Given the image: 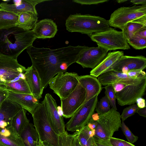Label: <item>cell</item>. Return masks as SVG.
<instances>
[{
  "mask_svg": "<svg viewBox=\"0 0 146 146\" xmlns=\"http://www.w3.org/2000/svg\"><path fill=\"white\" fill-rule=\"evenodd\" d=\"M136 113L140 116L145 117H146V107L143 108H138Z\"/></svg>",
  "mask_w": 146,
  "mask_h": 146,
  "instance_id": "47",
  "label": "cell"
},
{
  "mask_svg": "<svg viewBox=\"0 0 146 146\" xmlns=\"http://www.w3.org/2000/svg\"><path fill=\"white\" fill-rule=\"evenodd\" d=\"M86 92L78 82L73 91L66 98L60 100L63 117L70 118L85 102Z\"/></svg>",
  "mask_w": 146,
  "mask_h": 146,
  "instance_id": "10",
  "label": "cell"
},
{
  "mask_svg": "<svg viewBox=\"0 0 146 146\" xmlns=\"http://www.w3.org/2000/svg\"><path fill=\"white\" fill-rule=\"evenodd\" d=\"M24 146H38L39 137L34 125L29 122L19 134Z\"/></svg>",
  "mask_w": 146,
  "mask_h": 146,
  "instance_id": "25",
  "label": "cell"
},
{
  "mask_svg": "<svg viewBox=\"0 0 146 146\" xmlns=\"http://www.w3.org/2000/svg\"><path fill=\"white\" fill-rule=\"evenodd\" d=\"M98 96L85 102L70 118L65 125L67 131H78L88 124L94 113L98 102Z\"/></svg>",
  "mask_w": 146,
  "mask_h": 146,
  "instance_id": "9",
  "label": "cell"
},
{
  "mask_svg": "<svg viewBox=\"0 0 146 146\" xmlns=\"http://www.w3.org/2000/svg\"><path fill=\"white\" fill-rule=\"evenodd\" d=\"M146 67V58L143 56H131L123 55L112 67L111 70L120 72L123 68L129 71L139 69L143 70Z\"/></svg>",
  "mask_w": 146,
  "mask_h": 146,
  "instance_id": "18",
  "label": "cell"
},
{
  "mask_svg": "<svg viewBox=\"0 0 146 146\" xmlns=\"http://www.w3.org/2000/svg\"><path fill=\"white\" fill-rule=\"evenodd\" d=\"M0 143L5 146H24L22 142L5 137L0 134Z\"/></svg>",
  "mask_w": 146,
  "mask_h": 146,
  "instance_id": "37",
  "label": "cell"
},
{
  "mask_svg": "<svg viewBox=\"0 0 146 146\" xmlns=\"http://www.w3.org/2000/svg\"><path fill=\"white\" fill-rule=\"evenodd\" d=\"M78 79L86 92L85 102L98 95L101 92L102 85L97 78L87 75L78 76Z\"/></svg>",
  "mask_w": 146,
  "mask_h": 146,
  "instance_id": "22",
  "label": "cell"
},
{
  "mask_svg": "<svg viewBox=\"0 0 146 146\" xmlns=\"http://www.w3.org/2000/svg\"><path fill=\"white\" fill-rule=\"evenodd\" d=\"M47 111L51 126L54 132L58 135L64 133L65 124L63 117L61 115L55 100L49 93L46 94L42 101Z\"/></svg>",
  "mask_w": 146,
  "mask_h": 146,
  "instance_id": "11",
  "label": "cell"
},
{
  "mask_svg": "<svg viewBox=\"0 0 146 146\" xmlns=\"http://www.w3.org/2000/svg\"><path fill=\"white\" fill-rule=\"evenodd\" d=\"M0 146H5L4 145H3L2 144H1V143H0Z\"/></svg>",
  "mask_w": 146,
  "mask_h": 146,
  "instance_id": "54",
  "label": "cell"
},
{
  "mask_svg": "<svg viewBox=\"0 0 146 146\" xmlns=\"http://www.w3.org/2000/svg\"><path fill=\"white\" fill-rule=\"evenodd\" d=\"M75 136L73 140L72 146H82L76 134L74 133Z\"/></svg>",
  "mask_w": 146,
  "mask_h": 146,
  "instance_id": "48",
  "label": "cell"
},
{
  "mask_svg": "<svg viewBox=\"0 0 146 146\" xmlns=\"http://www.w3.org/2000/svg\"><path fill=\"white\" fill-rule=\"evenodd\" d=\"M38 146H53L49 143L39 140Z\"/></svg>",
  "mask_w": 146,
  "mask_h": 146,
  "instance_id": "50",
  "label": "cell"
},
{
  "mask_svg": "<svg viewBox=\"0 0 146 146\" xmlns=\"http://www.w3.org/2000/svg\"><path fill=\"white\" fill-rule=\"evenodd\" d=\"M145 78H132L121 72L111 70L100 75L98 79L102 85L106 86L119 83L128 86L138 84Z\"/></svg>",
  "mask_w": 146,
  "mask_h": 146,
  "instance_id": "15",
  "label": "cell"
},
{
  "mask_svg": "<svg viewBox=\"0 0 146 146\" xmlns=\"http://www.w3.org/2000/svg\"><path fill=\"white\" fill-rule=\"evenodd\" d=\"M138 108L137 104H134L124 108L120 115L122 121H124L128 117L134 115Z\"/></svg>",
  "mask_w": 146,
  "mask_h": 146,
  "instance_id": "36",
  "label": "cell"
},
{
  "mask_svg": "<svg viewBox=\"0 0 146 146\" xmlns=\"http://www.w3.org/2000/svg\"><path fill=\"white\" fill-rule=\"evenodd\" d=\"M79 75L74 72H61L49 81L50 88L58 95L60 100L66 98L76 88Z\"/></svg>",
  "mask_w": 146,
  "mask_h": 146,
  "instance_id": "7",
  "label": "cell"
},
{
  "mask_svg": "<svg viewBox=\"0 0 146 146\" xmlns=\"http://www.w3.org/2000/svg\"><path fill=\"white\" fill-rule=\"evenodd\" d=\"M36 39L32 30H25L17 26L0 30V55L17 60Z\"/></svg>",
  "mask_w": 146,
  "mask_h": 146,
  "instance_id": "2",
  "label": "cell"
},
{
  "mask_svg": "<svg viewBox=\"0 0 146 146\" xmlns=\"http://www.w3.org/2000/svg\"><path fill=\"white\" fill-rule=\"evenodd\" d=\"M82 146H93L94 144L93 137L95 130L89 129L87 125L78 131L75 132Z\"/></svg>",
  "mask_w": 146,
  "mask_h": 146,
  "instance_id": "29",
  "label": "cell"
},
{
  "mask_svg": "<svg viewBox=\"0 0 146 146\" xmlns=\"http://www.w3.org/2000/svg\"><path fill=\"white\" fill-rule=\"evenodd\" d=\"M108 51L99 45L96 47H88L80 55L76 62L84 68L92 69L105 58Z\"/></svg>",
  "mask_w": 146,
  "mask_h": 146,
  "instance_id": "13",
  "label": "cell"
},
{
  "mask_svg": "<svg viewBox=\"0 0 146 146\" xmlns=\"http://www.w3.org/2000/svg\"><path fill=\"white\" fill-rule=\"evenodd\" d=\"M144 26H146V15L128 22L121 30L127 40Z\"/></svg>",
  "mask_w": 146,
  "mask_h": 146,
  "instance_id": "27",
  "label": "cell"
},
{
  "mask_svg": "<svg viewBox=\"0 0 146 146\" xmlns=\"http://www.w3.org/2000/svg\"><path fill=\"white\" fill-rule=\"evenodd\" d=\"M88 47L85 45H69L51 49L37 48L31 45L27 48V51L44 88L50 80L57 74L66 72L68 66L76 62L80 55Z\"/></svg>",
  "mask_w": 146,
  "mask_h": 146,
  "instance_id": "1",
  "label": "cell"
},
{
  "mask_svg": "<svg viewBox=\"0 0 146 146\" xmlns=\"http://www.w3.org/2000/svg\"><path fill=\"white\" fill-rule=\"evenodd\" d=\"M24 74L32 95L39 100L41 98L44 88L39 76L32 65L26 69Z\"/></svg>",
  "mask_w": 146,
  "mask_h": 146,
  "instance_id": "23",
  "label": "cell"
},
{
  "mask_svg": "<svg viewBox=\"0 0 146 146\" xmlns=\"http://www.w3.org/2000/svg\"><path fill=\"white\" fill-rule=\"evenodd\" d=\"M90 37L98 45L109 50L130 48L122 31L110 27L101 32L94 34Z\"/></svg>",
  "mask_w": 146,
  "mask_h": 146,
  "instance_id": "5",
  "label": "cell"
},
{
  "mask_svg": "<svg viewBox=\"0 0 146 146\" xmlns=\"http://www.w3.org/2000/svg\"><path fill=\"white\" fill-rule=\"evenodd\" d=\"M110 141L113 146H135L123 140L113 137L110 138Z\"/></svg>",
  "mask_w": 146,
  "mask_h": 146,
  "instance_id": "38",
  "label": "cell"
},
{
  "mask_svg": "<svg viewBox=\"0 0 146 146\" xmlns=\"http://www.w3.org/2000/svg\"><path fill=\"white\" fill-rule=\"evenodd\" d=\"M130 2L133 4L135 5L141 4L143 5L146 4V0H131Z\"/></svg>",
  "mask_w": 146,
  "mask_h": 146,
  "instance_id": "49",
  "label": "cell"
},
{
  "mask_svg": "<svg viewBox=\"0 0 146 146\" xmlns=\"http://www.w3.org/2000/svg\"><path fill=\"white\" fill-rule=\"evenodd\" d=\"M123 55L124 52L122 51L108 52L105 58L90 71V75L97 78L105 73L111 71L112 67Z\"/></svg>",
  "mask_w": 146,
  "mask_h": 146,
  "instance_id": "20",
  "label": "cell"
},
{
  "mask_svg": "<svg viewBox=\"0 0 146 146\" xmlns=\"http://www.w3.org/2000/svg\"><path fill=\"white\" fill-rule=\"evenodd\" d=\"M7 90L8 98L19 105L31 115L33 114L39 103L38 100L35 98L32 94L20 93Z\"/></svg>",
  "mask_w": 146,
  "mask_h": 146,
  "instance_id": "19",
  "label": "cell"
},
{
  "mask_svg": "<svg viewBox=\"0 0 146 146\" xmlns=\"http://www.w3.org/2000/svg\"><path fill=\"white\" fill-rule=\"evenodd\" d=\"M127 74L130 77L135 78H146V73L143 70L139 69L129 71Z\"/></svg>",
  "mask_w": 146,
  "mask_h": 146,
  "instance_id": "39",
  "label": "cell"
},
{
  "mask_svg": "<svg viewBox=\"0 0 146 146\" xmlns=\"http://www.w3.org/2000/svg\"><path fill=\"white\" fill-rule=\"evenodd\" d=\"M127 0H117V1L119 3H123L124 2H126L127 1Z\"/></svg>",
  "mask_w": 146,
  "mask_h": 146,
  "instance_id": "52",
  "label": "cell"
},
{
  "mask_svg": "<svg viewBox=\"0 0 146 146\" xmlns=\"http://www.w3.org/2000/svg\"><path fill=\"white\" fill-rule=\"evenodd\" d=\"M109 101L106 96L102 97L98 102L95 110L98 114H103L109 111L111 109Z\"/></svg>",
  "mask_w": 146,
  "mask_h": 146,
  "instance_id": "32",
  "label": "cell"
},
{
  "mask_svg": "<svg viewBox=\"0 0 146 146\" xmlns=\"http://www.w3.org/2000/svg\"><path fill=\"white\" fill-rule=\"evenodd\" d=\"M104 88L105 90V96L107 98L110 105L112 108L117 110L115 92L112 85L111 84L106 85Z\"/></svg>",
  "mask_w": 146,
  "mask_h": 146,
  "instance_id": "33",
  "label": "cell"
},
{
  "mask_svg": "<svg viewBox=\"0 0 146 146\" xmlns=\"http://www.w3.org/2000/svg\"><path fill=\"white\" fill-rule=\"evenodd\" d=\"M146 15V4L130 7H121L111 14L108 20L110 27L121 29L128 22Z\"/></svg>",
  "mask_w": 146,
  "mask_h": 146,
  "instance_id": "8",
  "label": "cell"
},
{
  "mask_svg": "<svg viewBox=\"0 0 146 146\" xmlns=\"http://www.w3.org/2000/svg\"><path fill=\"white\" fill-rule=\"evenodd\" d=\"M108 0H73L72 2L81 5H96L107 2Z\"/></svg>",
  "mask_w": 146,
  "mask_h": 146,
  "instance_id": "40",
  "label": "cell"
},
{
  "mask_svg": "<svg viewBox=\"0 0 146 146\" xmlns=\"http://www.w3.org/2000/svg\"><path fill=\"white\" fill-rule=\"evenodd\" d=\"M66 30L88 35L104 31L110 27L108 20L99 16L76 13L70 15L66 20Z\"/></svg>",
  "mask_w": 146,
  "mask_h": 146,
  "instance_id": "3",
  "label": "cell"
},
{
  "mask_svg": "<svg viewBox=\"0 0 146 146\" xmlns=\"http://www.w3.org/2000/svg\"><path fill=\"white\" fill-rule=\"evenodd\" d=\"M127 41L128 44L136 49H143L146 48V38L140 37L134 35Z\"/></svg>",
  "mask_w": 146,
  "mask_h": 146,
  "instance_id": "31",
  "label": "cell"
},
{
  "mask_svg": "<svg viewBox=\"0 0 146 146\" xmlns=\"http://www.w3.org/2000/svg\"><path fill=\"white\" fill-rule=\"evenodd\" d=\"M136 102L137 105L139 108L146 107L145 100L142 97L138 98L136 100Z\"/></svg>",
  "mask_w": 146,
  "mask_h": 146,
  "instance_id": "46",
  "label": "cell"
},
{
  "mask_svg": "<svg viewBox=\"0 0 146 146\" xmlns=\"http://www.w3.org/2000/svg\"><path fill=\"white\" fill-rule=\"evenodd\" d=\"M120 113L112 108L108 112L98 114V124L94 136L105 139L112 137L121 126Z\"/></svg>",
  "mask_w": 146,
  "mask_h": 146,
  "instance_id": "6",
  "label": "cell"
},
{
  "mask_svg": "<svg viewBox=\"0 0 146 146\" xmlns=\"http://www.w3.org/2000/svg\"><path fill=\"white\" fill-rule=\"evenodd\" d=\"M115 93L121 90L126 85L119 83H115L111 84Z\"/></svg>",
  "mask_w": 146,
  "mask_h": 146,
  "instance_id": "44",
  "label": "cell"
},
{
  "mask_svg": "<svg viewBox=\"0 0 146 146\" xmlns=\"http://www.w3.org/2000/svg\"><path fill=\"white\" fill-rule=\"evenodd\" d=\"M49 0H13V4H9L4 1L0 3V8L5 10L18 15L25 12L33 13L37 15L38 13L35 6L42 2L49 1Z\"/></svg>",
  "mask_w": 146,
  "mask_h": 146,
  "instance_id": "17",
  "label": "cell"
},
{
  "mask_svg": "<svg viewBox=\"0 0 146 146\" xmlns=\"http://www.w3.org/2000/svg\"><path fill=\"white\" fill-rule=\"evenodd\" d=\"M18 15L0 8V30L16 26Z\"/></svg>",
  "mask_w": 146,
  "mask_h": 146,
  "instance_id": "28",
  "label": "cell"
},
{
  "mask_svg": "<svg viewBox=\"0 0 146 146\" xmlns=\"http://www.w3.org/2000/svg\"><path fill=\"white\" fill-rule=\"evenodd\" d=\"M36 38L45 39L54 37L58 31L56 23L51 19H45L36 23L32 30Z\"/></svg>",
  "mask_w": 146,
  "mask_h": 146,
  "instance_id": "21",
  "label": "cell"
},
{
  "mask_svg": "<svg viewBox=\"0 0 146 146\" xmlns=\"http://www.w3.org/2000/svg\"><path fill=\"white\" fill-rule=\"evenodd\" d=\"M6 81L3 79L0 78V84H4Z\"/></svg>",
  "mask_w": 146,
  "mask_h": 146,
  "instance_id": "51",
  "label": "cell"
},
{
  "mask_svg": "<svg viewBox=\"0 0 146 146\" xmlns=\"http://www.w3.org/2000/svg\"><path fill=\"white\" fill-rule=\"evenodd\" d=\"M3 88H5V87L4 84H0V90Z\"/></svg>",
  "mask_w": 146,
  "mask_h": 146,
  "instance_id": "53",
  "label": "cell"
},
{
  "mask_svg": "<svg viewBox=\"0 0 146 146\" xmlns=\"http://www.w3.org/2000/svg\"><path fill=\"white\" fill-rule=\"evenodd\" d=\"M93 139L97 146H113L110 142V139H102L94 136Z\"/></svg>",
  "mask_w": 146,
  "mask_h": 146,
  "instance_id": "42",
  "label": "cell"
},
{
  "mask_svg": "<svg viewBox=\"0 0 146 146\" xmlns=\"http://www.w3.org/2000/svg\"><path fill=\"white\" fill-rule=\"evenodd\" d=\"M146 87V78L136 85L125 86L121 90L115 93L118 104L121 106L134 104L138 98L143 96Z\"/></svg>",
  "mask_w": 146,
  "mask_h": 146,
  "instance_id": "12",
  "label": "cell"
},
{
  "mask_svg": "<svg viewBox=\"0 0 146 146\" xmlns=\"http://www.w3.org/2000/svg\"><path fill=\"white\" fill-rule=\"evenodd\" d=\"M75 134L68 133L66 131L63 133L59 135V146H72Z\"/></svg>",
  "mask_w": 146,
  "mask_h": 146,
  "instance_id": "34",
  "label": "cell"
},
{
  "mask_svg": "<svg viewBox=\"0 0 146 146\" xmlns=\"http://www.w3.org/2000/svg\"><path fill=\"white\" fill-rule=\"evenodd\" d=\"M22 108L7 98L0 108V128L13 129L11 125L13 119Z\"/></svg>",
  "mask_w": 146,
  "mask_h": 146,
  "instance_id": "16",
  "label": "cell"
},
{
  "mask_svg": "<svg viewBox=\"0 0 146 146\" xmlns=\"http://www.w3.org/2000/svg\"><path fill=\"white\" fill-rule=\"evenodd\" d=\"M121 123V128L128 142L131 144H133L138 140V137L132 133L123 121H122Z\"/></svg>",
  "mask_w": 146,
  "mask_h": 146,
  "instance_id": "35",
  "label": "cell"
},
{
  "mask_svg": "<svg viewBox=\"0 0 146 146\" xmlns=\"http://www.w3.org/2000/svg\"><path fill=\"white\" fill-rule=\"evenodd\" d=\"M93 146H97L95 144V143H94V145Z\"/></svg>",
  "mask_w": 146,
  "mask_h": 146,
  "instance_id": "55",
  "label": "cell"
},
{
  "mask_svg": "<svg viewBox=\"0 0 146 146\" xmlns=\"http://www.w3.org/2000/svg\"><path fill=\"white\" fill-rule=\"evenodd\" d=\"M134 35L140 37L146 38V26H144L140 29Z\"/></svg>",
  "mask_w": 146,
  "mask_h": 146,
  "instance_id": "45",
  "label": "cell"
},
{
  "mask_svg": "<svg viewBox=\"0 0 146 146\" xmlns=\"http://www.w3.org/2000/svg\"><path fill=\"white\" fill-rule=\"evenodd\" d=\"M8 97V92L5 88L0 90V108L2 104Z\"/></svg>",
  "mask_w": 146,
  "mask_h": 146,
  "instance_id": "43",
  "label": "cell"
},
{
  "mask_svg": "<svg viewBox=\"0 0 146 146\" xmlns=\"http://www.w3.org/2000/svg\"><path fill=\"white\" fill-rule=\"evenodd\" d=\"M98 114L97 113H94L86 125L89 129L91 130H95L96 128L98 120Z\"/></svg>",
  "mask_w": 146,
  "mask_h": 146,
  "instance_id": "41",
  "label": "cell"
},
{
  "mask_svg": "<svg viewBox=\"0 0 146 146\" xmlns=\"http://www.w3.org/2000/svg\"><path fill=\"white\" fill-rule=\"evenodd\" d=\"M18 18L16 26L25 30L33 29L38 21L37 15L31 12H25L18 14Z\"/></svg>",
  "mask_w": 146,
  "mask_h": 146,
  "instance_id": "26",
  "label": "cell"
},
{
  "mask_svg": "<svg viewBox=\"0 0 146 146\" xmlns=\"http://www.w3.org/2000/svg\"><path fill=\"white\" fill-rule=\"evenodd\" d=\"M4 84L5 89L7 90L32 95L25 75L23 73L13 80L5 82Z\"/></svg>",
  "mask_w": 146,
  "mask_h": 146,
  "instance_id": "24",
  "label": "cell"
},
{
  "mask_svg": "<svg viewBox=\"0 0 146 146\" xmlns=\"http://www.w3.org/2000/svg\"><path fill=\"white\" fill-rule=\"evenodd\" d=\"M34 126L39 140L53 146H59V135L53 130L43 101L39 102L33 114Z\"/></svg>",
  "mask_w": 146,
  "mask_h": 146,
  "instance_id": "4",
  "label": "cell"
},
{
  "mask_svg": "<svg viewBox=\"0 0 146 146\" xmlns=\"http://www.w3.org/2000/svg\"><path fill=\"white\" fill-rule=\"evenodd\" d=\"M26 69L19 63L17 60L0 55V78L6 81L14 80L25 72Z\"/></svg>",
  "mask_w": 146,
  "mask_h": 146,
  "instance_id": "14",
  "label": "cell"
},
{
  "mask_svg": "<svg viewBox=\"0 0 146 146\" xmlns=\"http://www.w3.org/2000/svg\"><path fill=\"white\" fill-rule=\"evenodd\" d=\"M26 113V110L22 108L13 119L12 127L16 133L19 135L25 126L29 122Z\"/></svg>",
  "mask_w": 146,
  "mask_h": 146,
  "instance_id": "30",
  "label": "cell"
}]
</instances>
